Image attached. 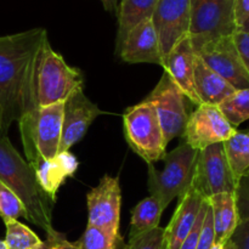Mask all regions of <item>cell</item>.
Returning <instances> with one entry per match:
<instances>
[{"label":"cell","instance_id":"8fae6325","mask_svg":"<svg viewBox=\"0 0 249 249\" xmlns=\"http://www.w3.org/2000/svg\"><path fill=\"white\" fill-rule=\"evenodd\" d=\"M236 130L218 106L202 104L190 113L182 138L187 145L201 151L214 143L225 142Z\"/></svg>","mask_w":249,"mask_h":249},{"label":"cell","instance_id":"2e32d148","mask_svg":"<svg viewBox=\"0 0 249 249\" xmlns=\"http://www.w3.org/2000/svg\"><path fill=\"white\" fill-rule=\"evenodd\" d=\"M195 60H196V53L192 48L189 36H186L170 50L167 57L164 58L163 68L170 79L175 83V85L190 100V102L199 106L201 102L195 91L194 84Z\"/></svg>","mask_w":249,"mask_h":249},{"label":"cell","instance_id":"83f0119b","mask_svg":"<svg viewBox=\"0 0 249 249\" xmlns=\"http://www.w3.org/2000/svg\"><path fill=\"white\" fill-rule=\"evenodd\" d=\"M123 249H167L165 229L158 226L142 235L129 237Z\"/></svg>","mask_w":249,"mask_h":249},{"label":"cell","instance_id":"7a4b0ae2","mask_svg":"<svg viewBox=\"0 0 249 249\" xmlns=\"http://www.w3.org/2000/svg\"><path fill=\"white\" fill-rule=\"evenodd\" d=\"M0 181L21 199L28 213V221L45 232L53 230L55 202L39 186L34 168L22 158L6 135H0Z\"/></svg>","mask_w":249,"mask_h":249},{"label":"cell","instance_id":"52a82bcc","mask_svg":"<svg viewBox=\"0 0 249 249\" xmlns=\"http://www.w3.org/2000/svg\"><path fill=\"white\" fill-rule=\"evenodd\" d=\"M237 31L233 0H191L189 38L194 50Z\"/></svg>","mask_w":249,"mask_h":249},{"label":"cell","instance_id":"484cf974","mask_svg":"<svg viewBox=\"0 0 249 249\" xmlns=\"http://www.w3.org/2000/svg\"><path fill=\"white\" fill-rule=\"evenodd\" d=\"M0 218L4 223L10 220H17L18 218H24L28 220V213L12 190H10L6 185L0 181Z\"/></svg>","mask_w":249,"mask_h":249},{"label":"cell","instance_id":"4fadbf2b","mask_svg":"<svg viewBox=\"0 0 249 249\" xmlns=\"http://www.w3.org/2000/svg\"><path fill=\"white\" fill-rule=\"evenodd\" d=\"M191 0H158L152 22L160 39L163 60L189 34Z\"/></svg>","mask_w":249,"mask_h":249},{"label":"cell","instance_id":"7402d4cb","mask_svg":"<svg viewBox=\"0 0 249 249\" xmlns=\"http://www.w3.org/2000/svg\"><path fill=\"white\" fill-rule=\"evenodd\" d=\"M163 211L164 209L160 206V201L153 196L146 197L139 202L131 212L129 237H135L158 228Z\"/></svg>","mask_w":249,"mask_h":249},{"label":"cell","instance_id":"ba28073f","mask_svg":"<svg viewBox=\"0 0 249 249\" xmlns=\"http://www.w3.org/2000/svg\"><path fill=\"white\" fill-rule=\"evenodd\" d=\"M186 100L189 99L165 72L145 99L155 106L167 143L184 135L190 117Z\"/></svg>","mask_w":249,"mask_h":249},{"label":"cell","instance_id":"d6a6232c","mask_svg":"<svg viewBox=\"0 0 249 249\" xmlns=\"http://www.w3.org/2000/svg\"><path fill=\"white\" fill-rule=\"evenodd\" d=\"M230 240L235 249H249V221L238 224Z\"/></svg>","mask_w":249,"mask_h":249},{"label":"cell","instance_id":"d590c367","mask_svg":"<svg viewBox=\"0 0 249 249\" xmlns=\"http://www.w3.org/2000/svg\"><path fill=\"white\" fill-rule=\"evenodd\" d=\"M211 249H235V247H233L231 240H229L224 243H214Z\"/></svg>","mask_w":249,"mask_h":249},{"label":"cell","instance_id":"8d00e7d4","mask_svg":"<svg viewBox=\"0 0 249 249\" xmlns=\"http://www.w3.org/2000/svg\"><path fill=\"white\" fill-rule=\"evenodd\" d=\"M237 31H242V32H247L249 33V17L245 21V23L242 24V26L240 27V28H237Z\"/></svg>","mask_w":249,"mask_h":249},{"label":"cell","instance_id":"6da1fadb","mask_svg":"<svg viewBox=\"0 0 249 249\" xmlns=\"http://www.w3.org/2000/svg\"><path fill=\"white\" fill-rule=\"evenodd\" d=\"M45 39L44 28L0 36V135H7L14 122L18 123L39 108L36 72Z\"/></svg>","mask_w":249,"mask_h":249},{"label":"cell","instance_id":"e0dca14e","mask_svg":"<svg viewBox=\"0 0 249 249\" xmlns=\"http://www.w3.org/2000/svg\"><path fill=\"white\" fill-rule=\"evenodd\" d=\"M204 198L194 186L179 196V203L165 229L167 249H179L196 223L203 206Z\"/></svg>","mask_w":249,"mask_h":249},{"label":"cell","instance_id":"9c48e42d","mask_svg":"<svg viewBox=\"0 0 249 249\" xmlns=\"http://www.w3.org/2000/svg\"><path fill=\"white\" fill-rule=\"evenodd\" d=\"M88 225L96 228L116 241H123L119 233L122 191L118 178L105 175L99 185L87 196Z\"/></svg>","mask_w":249,"mask_h":249},{"label":"cell","instance_id":"74e56055","mask_svg":"<svg viewBox=\"0 0 249 249\" xmlns=\"http://www.w3.org/2000/svg\"><path fill=\"white\" fill-rule=\"evenodd\" d=\"M0 249H7L6 245H5L4 240H0Z\"/></svg>","mask_w":249,"mask_h":249},{"label":"cell","instance_id":"1f68e13d","mask_svg":"<svg viewBox=\"0 0 249 249\" xmlns=\"http://www.w3.org/2000/svg\"><path fill=\"white\" fill-rule=\"evenodd\" d=\"M233 43H235L236 49L238 51L241 60H242L243 66L247 70L249 74V33L242 31H236L232 34Z\"/></svg>","mask_w":249,"mask_h":249},{"label":"cell","instance_id":"603a6c76","mask_svg":"<svg viewBox=\"0 0 249 249\" xmlns=\"http://www.w3.org/2000/svg\"><path fill=\"white\" fill-rule=\"evenodd\" d=\"M223 145L233 177L238 182L249 170V130H236Z\"/></svg>","mask_w":249,"mask_h":249},{"label":"cell","instance_id":"9a60e30c","mask_svg":"<svg viewBox=\"0 0 249 249\" xmlns=\"http://www.w3.org/2000/svg\"><path fill=\"white\" fill-rule=\"evenodd\" d=\"M118 56L124 62L156 63L163 67L164 60L152 18L140 22L129 32Z\"/></svg>","mask_w":249,"mask_h":249},{"label":"cell","instance_id":"8992f818","mask_svg":"<svg viewBox=\"0 0 249 249\" xmlns=\"http://www.w3.org/2000/svg\"><path fill=\"white\" fill-rule=\"evenodd\" d=\"M123 130L131 150L147 164L163 160L167 141L155 106L142 100L123 114Z\"/></svg>","mask_w":249,"mask_h":249},{"label":"cell","instance_id":"836d02e7","mask_svg":"<svg viewBox=\"0 0 249 249\" xmlns=\"http://www.w3.org/2000/svg\"><path fill=\"white\" fill-rule=\"evenodd\" d=\"M233 12L237 28H240L249 17V0H233Z\"/></svg>","mask_w":249,"mask_h":249},{"label":"cell","instance_id":"4316f807","mask_svg":"<svg viewBox=\"0 0 249 249\" xmlns=\"http://www.w3.org/2000/svg\"><path fill=\"white\" fill-rule=\"evenodd\" d=\"M123 241H116L101 230L87 225L82 237L77 241L78 249H119Z\"/></svg>","mask_w":249,"mask_h":249},{"label":"cell","instance_id":"44dd1931","mask_svg":"<svg viewBox=\"0 0 249 249\" xmlns=\"http://www.w3.org/2000/svg\"><path fill=\"white\" fill-rule=\"evenodd\" d=\"M158 0H121L118 7V33L116 53L119 55L129 32L140 22L152 18Z\"/></svg>","mask_w":249,"mask_h":249},{"label":"cell","instance_id":"5bb4252c","mask_svg":"<svg viewBox=\"0 0 249 249\" xmlns=\"http://www.w3.org/2000/svg\"><path fill=\"white\" fill-rule=\"evenodd\" d=\"M101 114H104V111L85 96L83 89L73 92L63 105L62 138L58 153L70 151L85 135L92 122Z\"/></svg>","mask_w":249,"mask_h":249},{"label":"cell","instance_id":"3957f363","mask_svg":"<svg viewBox=\"0 0 249 249\" xmlns=\"http://www.w3.org/2000/svg\"><path fill=\"white\" fill-rule=\"evenodd\" d=\"M63 105L65 101L39 107L18 122L24 153L33 168L41 160L57 156L62 138Z\"/></svg>","mask_w":249,"mask_h":249},{"label":"cell","instance_id":"30bf717a","mask_svg":"<svg viewBox=\"0 0 249 249\" xmlns=\"http://www.w3.org/2000/svg\"><path fill=\"white\" fill-rule=\"evenodd\" d=\"M192 186L206 199L219 194H235L237 181L223 143H214L199 151Z\"/></svg>","mask_w":249,"mask_h":249},{"label":"cell","instance_id":"4dcf8cb0","mask_svg":"<svg viewBox=\"0 0 249 249\" xmlns=\"http://www.w3.org/2000/svg\"><path fill=\"white\" fill-rule=\"evenodd\" d=\"M208 207H209V202L208 199H206L203 206H202L201 212H199L198 214V218H197L196 223H195L194 228H192L191 232L187 235V237L185 238L184 242L181 243V246H180L179 249H196L197 243H198L199 233H201L202 226H203V221H204V218H206Z\"/></svg>","mask_w":249,"mask_h":249},{"label":"cell","instance_id":"d4e9b609","mask_svg":"<svg viewBox=\"0 0 249 249\" xmlns=\"http://www.w3.org/2000/svg\"><path fill=\"white\" fill-rule=\"evenodd\" d=\"M5 245L7 249H38L43 241L28 226L18 220H10L5 223Z\"/></svg>","mask_w":249,"mask_h":249},{"label":"cell","instance_id":"d6986e66","mask_svg":"<svg viewBox=\"0 0 249 249\" xmlns=\"http://www.w3.org/2000/svg\"><path fill=\"white\" fill-rule=\"evenodd\" d=\"M194 84L195 91L201 105L218 106L224 99L235 91V89L223 77L209 68L197 55L195 60Z\"/></svg>","mask_w":249,"mask_h":249},{"label":"cell","instance_id":"ac0fdd59","mask_svg":"<svg viewBox=\"0 0 249 249\" xmlns=\"http://www.w3.org/2000/svg\"><path fill=\"white\" fill-rule=\"evenodd\" d=\"M78 160L70 151L60 152L53 160H41L34 168L39 186L56 202V194L67 178H72L78 169Z\"/></svg>","mask_w":249,"mask_h":249},{"label":"cell","instance_id":"f1b7e54d","mask_svg":"<svg viewBox=\"0 0 249 249\" xmlns=\"http://www.w3.org/2000/svg\"><path fill=\"white\" fill-rule=\"evenodd\" d=\"M235 198L240 223L249 221V170L238 180Z\"/></svg>","mask_w":249,"mask_h":249},{"label":"cell","instance_id":"5b68a950","mask_svg":"<svg viewBox=\"0 0 249 249\" xmlns=\"http://www.w3.org/2000/svg\"><path fill=\"white\" fill-rule=\"evenodd\" d=\"M198 155V150L182 142L172 152L165 153L163 170L160 172L153 164H147L148 191L160 201L163 209L192 185Z\"/></svg>","mask_w":249,"mask_h":249},{"label":"cell","instance_id":"e575fe53","mask_svg":"<svg viewBox=\"0 0 249 249\" xmlns=\"http://www.w3.org/2000/svg\"><path fill=\"white\" fill-rule=\"evenodd\" d=\"M102 4L107 11H118V0H102Z\"/></svg>","mask_w":249,"mask_h":249},{"label":"cell","instance_id":"cb8c5ba5","mask_svg":"<svg viewBox=\"0 0 249 249\" xmlns=\"http://www.w3.org/2000/svg\"><path fill=\"white\" fill-rule=\"evenodd\" d=\"M219 109L226 121L237 128L249 119V88L235 90L218 105Z\"/></svg>","mask_w":249,"mask_h":249},{"label":"cell","instance_id":"ffe728a7","mask_svg":"<svg viewBox=\"0 0 249 249\" xmlns=\"http://www.w3.org/2000/svg\"><path fill=\"white\" fill-rule=\"evenodd\" d=\"M213 215L214 243L229 241L240 224L235 194H219L208 198Z\"/></svg>","mask_w":249,"mask_h":249},{"label":"cell","instance_id":"f35d334b","mask_svg":"<svg viewBox=\"0 0 249 249\" xmlns=\"http://www.w3.org/2000/svg\"><path fill=\"white\" fill-rule=\"evenodd\" d=\"M101 1H102V0H101Z\"/></svg>","mask_w":249,"mask_h":249},{"label":"cell","instance_id":"277c9868","mask_svg":"<svg viewBox=\"0 0 249 249\" xmlns=\"http://www.w3.org/2000/svg\"><path fill=\"white\" fill-rule=\"evenodd\" d=\"M84 75L72 67L51 48L49 39L39 51L36 72V102L39 107L66 101L77 90L83 89Z\"/></svg>","mask_w":249,"mask_h":249},{"label":"cell","instance_id":"f546056e","mask_svg":"<svg viewBox=\"0 0 249 249\" xmlns=\"http://www.w3.org/2000/svg\"><path fill=\"white\" fill-rule=\"evenodd\" d=\"M38 249H78V246L77 242H70L66 235L53 229L46 232V240Z\"/></svg>","mask_w":249,"mask_h":249},{"label":"cell","instance_id":"7c38bea8","mask_svg":"<svg viewBox=\"0 0 249 249\" xmlns=\"http://www.w3.org/2000/svg\"><path fill=\"white\" fill-rule=\"evenodd\" d=\"M195 53L235 90L249 88V74L238 55L232 36L208 41Z\"/></svg>","mask_w":249,"mask_h":249}]
</instances>
